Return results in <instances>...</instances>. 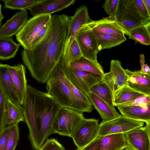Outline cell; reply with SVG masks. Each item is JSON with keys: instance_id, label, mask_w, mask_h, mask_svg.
Instances as JSON below:
<instances>
[{"instance_id": "obj_1", "label": "cell", "mask_w": 150, "mask_h": 150, "mask_svg": "<svg viewBox=\"0 0 150 150\" xmlns=\"http://www.w3.org/2000/svg\"><path fill=\"white\" fill-rule=\"evenodd\" d=\"M70 18L64 14L52 16L49 29L41 41L21 51L24 64L40 83H46L62 56Z\"/></svg>"}, {"instance_id": "obj_2", "label": "cell", "mask_w": 150, "mask_h": 150, "mask_svg": "<svg viewBox=\"0 0 150 150\" xmlns=\"http://www.w3.org/2000/svg\"><path fill=\"white\" fill-rule=\"evenodd\" d=\"M23 106L24 122L29 130V139L33 148L39 150L53 134V124L61 107L47 92L29 85Z\"/></svg>"}, {"instance_id": "obj_3", "label": "cell", "mask_w": 150, "mask_h": 150, "mask_svg": "<svg viewBox=\"0 0 150 150\" xmlns=\"http://www.w3.org/2000/svg\"><path fill=\"white\" fill-rule=\"evenodd\" d=\"M47 92L56 100L61 107L73 109L81 112H91L92 106L82 102L74 95L70 83L65 75L60 61L46 82Z\"/></svg>"}, {"instance_id": "obj_4", "label": "cell", "mask_w": 150, "mask_h": 150, "mask_svg": "<svg viewBox=\"0 0 150 150\" xmlns=\"http://www.w3.org/2000/svg\"><path fill=\"white\" fill-rule=\"evenodd\" d=\"M85 119L82 112L61 107L53 124V133L71 137L76 127Z\"/></svg>"}, {"instance_id": "obj_5", "label": "cell", "mask_w": 150, "mask_h": 150, "mask_svg": "<svg viewBox=\"0 0 150 150\" xmlns=\"http://www.w3.org/2000/svg\"><path fill=\"white\" fill-rule=\"evenodd\" d=\"M51 14L42 15L30 18L16 35V39L24 50L31 48L33 39L51 20Z\"/></svg>"}, {"instance_id": "obj_6", "label": "cell", "mask_w": 150, "mask_h": 150, "mask_svg": "<svg viewBox=\"0 0 150 150\" xmlns=\"http://www.w3.org/2000/svg\"><path fill=\"white\" fill-rule=\"evenodd\" d=\"M60 63L67 79L76 88L88 97L92 87L102 81V78L97 75L64 66Z\"/></svg>"}, {"instance_id": "obj_7", "label": "cell", "mask_w": 150, "mask_h": 150, "mask_svg": "<svg viewBox=\"0 0 150 150\" xmlns=\"http://www.w3.org/2000/svg\"><path fill=\"white\" fill-rule=\"evenodd\" d=\"M92 20L89 17L88 8L84 5L79 7L74 15L70 16L68 31L61 59L65 62L67 58L70 46L80 30L85 25Z\"/></svg>"}, {"instance_id": "obj_8", "label": "cell", "mask_w": 150, "mask_h": 150, "mask_svg": "<svg viewBox=\"0 0 150 150\" xmlns=\"http://www.w3.org/2000/svg\"><path fill=\"white\" fill-rule=\"evenodd\" d=\"M144 122L134 120L120 115L109 121L99 124L98 136L118 133L124 134L143 127Z\"/></svg>"}, {"instance_id": "obj_9", "label": "cell", "mask_w": 150, "mask_h": 150, "mask_svg": "<svg viewBox=\"0 0 150 150\" xmlns=\"http://www.w3.org/2000/svg\"><path fill=\"white\" fill-rule=\"evenodd\" d=\"M98 120L94 118L83 120L76 127L71 137L78 148L88 144L98 136Z\"/></svg>"}, {"instance_id": "obj_10", "label": "cell", "mask_w": 150, "mask_h": 150, "mask_svg": "<svg viewBox=\"0 0 150 150\" xmlns=\"http://www.w3.org/2000/svg\"><path fill=\"white\" fill-rule=\"evenodd\" d=\"M114 17L117 24L127 35L133 29L147 23L136 17L129 8L127 0H119Z\"/></svg>"}, {"instance_id": "obj_11", "label": "cell", "mask_w": 150, "mask_h": 150, "mask_svg": "<svg viewBox=\"0 0 150 150\" xmlns=\"http://www.w3.org/2000/svg\"><path fill=\"white\" fill-rule=\"evenodd\" d=\"M76 38L83 56L98 62L97 54L99 50L91 30L85 25Z\"/></svg>"}, {"instance_id": "obj_12", "label": "cell", "mask_w": 150, "mask_h": 150, "mask_svg": "<svg viewBox=\"0 0 150 150\" xmlns=\"http://www.w3.org/2000/svg\"><path fill=\"white\" fill-rule=\"evenodd\" d=\"M128 77L121 62L117 60H112L110 64V70L105 73L102 81L105 83L113 93L126 84Z\"/></svg>"}, {"instance_id": "obj_13", "label": "cell", "mask_w": 150, "mask_h": 150, "mask_svg": "<svg viewBox=\"0 0 150 150\" xmlns=\"http://www.w3.org/2000/svg\"><path fill=\"white\" fill-rule=\"evenodd\" d=\"M76 1L75 0H42L28 10L33 16L51 14L73 4Z\"/></svg>"}, {"instance_id": "obj_14", "label": "cell", "mask_w": 150, "mask_h": 150, "mask_svg": "<svg viewBox=\"0 0 150 150\" xmlns=\"http://www.w3.org/2000/svg\"><path fill=\"white\" fill-rule=\"evenodd\" d=\"M6 66L16 88L19 104L23 105L28 85L25 68L22 64L13 66L6 64Z\"/></svg>"}, {"instance_id": "obj_15", "label": "cell", "mask_w": 150, "mask_h": 150, "mask_svg": "<svg viewBox=\"0 0 150 150\" xmlns=\"http://www.w3.org/2000/svg\"><path fill=\"white\" fill-rule=\"evenodd\" d=\"M26 11H20L0 26V37H11L16 35L28 20Z\"/></svg>"}, {"instance_id": "obj_16", "label": "cell", "mask_w": 150, "mask_h": 150, "mask_svg": "<svg viewBox=\"0 0 150 150\" xmlns=\"http://www.w3.org/2000/svg\"><path fill=\"white\" fill-rule=\"evenodd\" d=\"M128 78L126 84L133 90L144 95L150 94V73L146 74L140 70L125 69Z\"/></svg>"}, {"instance_id": "obj_17", "label": "cell", "mask_w": 150, "mask_h": 150, "mask_svg": "<svg viewBox=\"0 0 150 150\" xmlns=\"http://www.w3.org/2000/svg\"><path fill=\"white\" fill-rule=\"evenodd\" d=\"M85 25L91 31L116 35H125V33L117 24L114 17L109 16L98 21L92 20Z\"/></svg>"}, {"instance_id": "obj_18", "label": "cell", "mask_w": 150, "mask_h": 150, "mask_svg": "<svg viewBox=\"0 0 150 150\" xmlns=\"http://www.w3.org/2000/svg\"><path fill=\"white\" fill-rule=\"evenodd\" d=\"M124 134L132 150H150V143L145 126Z\"/></svg>"}, {"instance_id": "obj_19", "label": "cell", "mask_w": 150, "mask_h": 150, "mask_svg": "<svg viewBox=\"0 0 150 150\" xmlns=\"http://www.w3.org/2000/svg\"><path fill=\"white\" fill-rule=\"evenodd\" d=\"M0 89L8 99L16 104H19L16 88L6 64L1 63L0 64Z\"/></svg>"}, {"instance_id": "obj_20", "label": "cell", "mask_w": 150, "mask_h": 150, "mask_svg": "<svg viewBox=\"0 0 150 150\" xmlns=\"http://www.w3.org/2000/svg\"><path fill=\"white\" fill-rule=\"evenodd\" d=\"M91 103L100 114L103 122L114 119L119 114L113 107L95 94L90 93L88 97Z\"/></svg>"}, {"instance_id": "obj_21", "label": "cell", "mask_w": 150, "mask_h": 150, "mask_svg": "<svg viewBox=\"0 0 150 150\" xmlns=\"http://www.w3.org/2000/svg\"><path fill=\"white\" fill-rule=\"evenodd\" d=\"M132 149L122 133L110 134L104 136L101 140L100 150H124Z\"/></svg>"}, {"instance_id": "obj_22", "label": "cell", "mask_w": 150, "mask_h": 150, "mask_svg": "<svg viewBox=\"0 0 150 150\" xmlns=\"http://www.w3.org/2000/svg\"><path fill=\"white\" fill-rule=\"evenodd\" d=\"M121 115L131 119L144 122L150 121V105L117 106Z\"/></svg>"}, {"instance_id": "obj_23", "label": "cell", "mask_w": 150, "mask_h": 150, "mask_svg": "<svg viewBox=\"0 0 150 150\" xmlns=\"http://www.w3.org/2000/svg\"><path fill=\"white\" fill-rule=\"evenodd\" d=\"M99 51L110 49L126 40L125 35L104 33L91 31Z\"/></svg>"}, {"instance_id": "obj_24", "label": "cell", "mask_w": 150, "mask_h": 150, "mask_svg": "<svg viewBox=\"0 0 150 150\" xmlns=\"http://www.w3.org/2000/svg\"><path fill=\"white\" fill-rule=\"evenodd\" d=\"M65 66H68L74 69L90 72L97 75L102 78L105 74L102 66L100 63L87 59L83 56Z\"/></svg>"}, {"instance_id": "obj_25", "label": "cell", "mask_w": 150, "mask_h": 150, "mask_svg": "<svg viewBox=\"0 0 150 150\" xmlns=\"http://www.w3.org/2000/svg\"><path fill=\"white\" fill-rule=\"evenodd\" d=\"M143 95L144 94L133 90L126 84L113 93V105L117 107L123 105Z\"/></svg>"}, {"instance_id": "obj_26", "label": "cell", "mask_w": 150, "mask_h": 150, "mask_svg": "<svg viewBox=\"0 0 150 150\" xmlns=\"http://www.w3.org/2000/svg\"><path fill=\"white\" fill-rule=\"evenodd\" d=\"M21 121H24L23 107L20 104L14 103L8 98L6 116L7 127L18 124Z\"/></svg>"}, {"instance_id": "obj_27", "label": "cell", "mask_w": 150, "mask_h": 150, "mask_svg": "<svg viewBox=\"0 0 150 150\" xmlns=\"http://www.w3.org/2000/svg\"><path fill=\"white\" fill-rule=\"evenodd\" d=\"M20 44H17L11 37H0V59L7 60L16 55Z\"/></svg>"}, {"instance_id": "obj_28", "label": "cell", "mask_w": 150, "mask_h": 150, "mask_svg": "<svg viewBox=\"0 0 150 150\" xmlns=\"http://www.w3.org/2000/svg\"><path fill=\"white\" fill-rule=\"evenodd\" d=\"M93 93L115 107L113 103V93L109 87L102 81L94 85L90 89Z\"/></svg>"}, {"instance_id": "obj_29", "label": "cell", "mask_w": 150, "mask_h": 150, "mask_svg": "<svg viewBox=\"0 0 150 150\" xmlns=\"http://www.w3.org/2000/svg\"><path fill=\"white\" fill-rule=\"evenodd\" d=\"M145 25H140L132 29L128 35L129 38L143 45H150V35Z\"/></svg>"}, {"instance_id": "obj_30", "label": "cell", "mask_w": 150, "mask_h": 150, "mask_svg": "<svg viewBox=\"0 0 150 150\" xmlns=\"http://www.w3.org/2000/svg\"><path fill=\"white\" fill-rule=\"evenodd\" d=\"M42 0H4V9L26 11Z\"/></svg>"}, {"instance_id": "obj_31", "label": "cell", "mask_w": 150, "mask_h": 150, "mask_svg": "<svg viewBox=\"0 0 150 150\" xmlns=\"http://www.w3.org/2000/svg\"><path fill=\"white\" fill-rule=\"evenodd\" d=\"M82 56L83 54L75 38L70 46L66 61L65 62H62L61 59L60 61L62 65L66 66L70 63L77 60Z\"/></svg>"}, {"instance_id": "obj_32", "label": "cell", "mask_w": 150, "mask_h": 150, "mask_svg": "<svg viewBox=\"0 0 150 150\" xmlns=\"http://www.w3.org/2000/svg\"><path fill=\"white\" fill-rule=\"evenodd\" d=\"M18 124L10 125V132L7 142L3 150H15L19 139Z\"/></svg>"}, {"instance_id": "obj_33", "label": "cell", "mask_w": 150, "mask_h": 150, "mask_svg": "<svg viewBox=\"0 0 150 150\" xmlns=\"http://www.w3.org/2000/svg\"><path fill=\"white\" fill-rule=\"evenodd\" d=\"M8 98L0 89V134L7 127L6 122Z\"/></svg>"}, {"instance_id": "obj_34", "label": "cell", "mask_w": 150, "mask_h": 150, "mask_svg": "<svg viewBox=\"0 0 150 150\" xmlns=\"http://www.w3.org/2000/svg\"><path fill=\"white\" fill-rule=\"evenodd\" d=\"M119 0H106L103 5L105 11L110 17H115Z\"/></svg>"}, {"instance_id": "obj_35", "label": "cell", "mask_w": 150, "mask_h": 150, "mask_svg": "<svg viewBox=\"0 0 150 150\" xmlns=\"http://www.w3.org/2000/svg\"><path fill=\"white\" fill-rule=\"evenodd\" d=\"M150 105V94L143 95L134 100L121 105L124 106H145Z\"/></svg>"}, {"instance_id": "obj_36", "label": "cell", "mask_w": 150, "mask_h": 150, "mask_svg": "<svg viewBox=\"0 0 150 150\" xmlns=\"http://www.w3.org/2000/svg\"><path fill=\"white\" fill-rule=\"evenodd\" d=\"M39 150H65L64 147L54 138L48 139Z\"/></svg>"}, {"instance_id": "obj_37", "label": "cell", "mask_w": 150, "mask_h": 150, "mask_svg": "<svg viewBox=\"0 0 150 150\" xmlns=\"http://www.w3.org/2000/svg\"><path fill=\"white\" fill-rule=\"evenodd\" d=\"M70 83L71 89L75 96L83 103L92 106L93 105L89 98Z\"/></svg>"}, {"instance_id": "obj_38", "label": "cell", "mask_w": 150, "mask_h": 150, "mask_svg": "<svg viewBox=\"0 0 150 150\" xmlns=\"http://www.w3.org/2000/svg\"><path fill=\"white\" fill-rule=\"evenodd\" d=\"M103 137L98 136L88 144L81 148H77L76 150H100V144Z\"/></svg>"}, {"instance_id": "obj_39", "label": "cell", "mask_w": 150, "mask_h": 150, "mask_svg": "<svg viewBox=\"0 0 150 150\" xmlns=\"http://www.w3.org/2000/svg\"><path fill=\"white\" fill-rule=\"evenodd\" d=\"M50 22V21L47 23L35 37L32 42L31 48L38 44L45 36L49 29Z\"/></svg>"}, {"instance_id": "obj_40", "label": "cell", "mask_w": 150, "mask_h": 150, "mask_svg": "<svg viewBox=\"0 0 150 150\" xmlns=\"http://www.w3.org/2000/svg\"><path fill=\"white\" fill-rule=\"evenodd\" d=\"M135 5L140 14L150 21L145 5L143 0H134Z\"/></svg>"}, {"instance_id": "obj_41", "label": "cell", "mask_w": 150, "mask_h": 150, "mask_svg": "<svg viewBox=\"0 0 150 150\" xmlns=\"http://www.w3.org/2000/svg\"><path fill=\"white\" fill-rule=\"evenodd\" d=\"M10 126L6 127L0 134V150H3L8 139L10 132Z\"/></svg>"}, {"instance_id": "obj_42", "label": "cell", "mask_w": 150, "mask_h": 150, "mask_svg": "<svg viewBox=\"0 0 150 150\" xmlns=\"http://www.w3.org/2000/svg\"><path fill=\"white\" fill-rule=\"evenodd\" d=\"M141 72L146 74L150 73V68L147 64H145L143 67L141 68Z\"/></svg>"}, {"instance_id": "obj_43", "label": "cell", "mask_w": 150, "mask_h": 150, "mask_svg": "<svg viewBox=\"0 0 150 150\" xmlns=\"http://www.w3.org/2000/svg\"><path fill=\"white\" fill-rule=\"evenodd\" d=\"M146 7L150 20V0H143Z\"/></svg>"}, {"instance_id": "obj_44", "label": "cell", "mask_w": 150, "mask_h": 150, "mask_svg": "<svg viewBox=\"0 0 150 150\" xmlns=\"http://www.w3.org/2000/svg\"><path fill=\"white\" fill-rule=\"evenodd\" d=\"M145 126L150 143V121L146 122Z\"/></svg>"}, {"instance_id": "obj_45", "label": "cell", "mask_w": 150, "mask_h": 150, "mask_svg": "<svg viewBox=\"0 0 150 150\" xmlns=\"http://www.w3.org/2000/svg\"><path fill=\"white\" fill-rule=\"evenodd\" d=\"M139 57L140 62L141 68L145 64V57L144 54H141L140 55Z\"/></svg>"}, {"instance_id": "obj_46", "label": "cell", "mask_w": 150, "mask_h": 150, "mask_svg": "<svg viewBox=\"0 0 150 150\" xmlns=\"http://www.w3.org/2000/svg\"><path fill=\"white\" fill-rule=\"evenodd\" d=\"M1 4H0V25H1V22L3 19H4V17L2 15L1 13Z\"/></svg>"}, {"instance_id": "obj_47", "label": "cell", "mask_w": 150, "mask_h": 150, "mask_svg": "<svg viewBox=\"0 0 150 150\" xmlns=\"http://www.w3.org/2000/svg\"><path fill=\"white\" fill-rule=\"evenodd\" d=\"M150 35V21L148 22L145 25Z\"/></svg>"}, {"instance_id": "obj_48", "label": "cell", "mask_w": 150, "mask_h": 150, "mask_svg": "<svg viewBox=\"0 0 150 150\" xmlns=\"http://www.w3.org/2000/svg\"><path fill=\"white\" fill-rule=\"evenodd\" d=\"M125 150H132L131 149H125Z\"/></svg>"}, {"instance_id": "obj_49", "label": "cell", "mask_w": 150, "mask_h": 150, "mask_svg": "<svg viewBox=\"0 0 150 150\" xmlns=\"http://www.w3.org/2000/svg\"><path fill=\"white\" fill-rule=\"evenodd\" d=\"M125 149H124V150H125Z\"/></svg>"}, {"instance_id": "obj_50", "label": "cell", "mask_w": 150, "mask_h": 150, "mask_svg": "<svg viewBox=\"0 0 150 150\" xmlns=\"http://www.w3.org/2000/svg\"></svg>"}]
</instances>
